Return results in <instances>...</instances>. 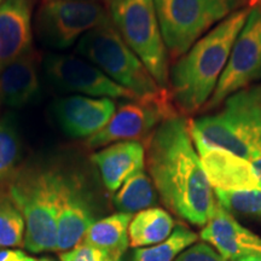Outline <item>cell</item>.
Segmentation results:
<instances>
[{"instance_id": "obj_1", "label": "cell", "mask_w": 261, "mask_h": 261, "mask_svg": "<svg viewBox=\"0 0 261 261\" xmlns=\"http://www.w3.org/2000/svg\"><path fill=\"white\" fill-rule=\"evenodd\" d=\"M145 158L166 207L190 224L204 226L218 202L194 149L188 120L178 114L160 123L149 136Z\"/></svg>"}, {"instance_id": "obj_2", "label": "cell", "mask_w": 261, "mask_h": 261, "mask_svg": "<svg viewBox=\"0 0 261 261\" xmlns=\"http://www.w3.org/2000/svg\"><path fill=\"white\" fill-rule=\"evenodd\" d=\"M250 8L233 11L192 45L169 69V94L181 113L192 114L205 107L226 67Z\"/></svg>"}, {"instance_id": "obj_3", "label": "cell", "mask_w": 261, "mask_h": 261, "mask_svg": "<svg viewBox=\"0 0 261 261\" xmlns=\"http://www.w3.org/2000/svg\"><path fill=\"white\" fill-rule=\"evenodd\" d=\"M190 132L192 139L248 160L261 180V84L228 97L215 115L191 121Z\"/></svg>"}, {"instance_id": "obj_4", "label": "cell", "mask_w": 261, "mask_h": 261, "mask_svg": "<svg viewBox=\"0 0 261 261\" xmlns=\"http://www.w3.org/2000/svg\"><path fill=\"white\" fill-rule=\"evenodd\" d=\"M62 175L57 169L25 167L9 184V195L23 215L24 247L32 253L57 250L58 197Z\"/></svg>"}, {"instance_id": "obj_5", "label": "cell", "mask_w": 261, "mask_h": 261, "mask_svg": "<svg viewBox=\"0 0 261 261\" xmlns=\"http://www.w3.org/2000/svg\"><path fill=\"white\" fill-rule=\"evenodd\" d=\"M77 51L138 99L171 98L169 91L159 86L143 62L128 47L113 21L84 34L77 42Z\"/></svg>"}, {"instance_id": "obj_6", "label": "cell", "mask_w": 261, "mask_h": 261, "mask_svg": "<svg viewBox=\"0 0 261 261\" xmlns=\"http://www.w3.org/2000/svg\"><path fill=\"white\" fill-rule=\"evenodd\" d=\"M110 11L114 25L128 47L143 62L159 86L168 90V52L154 0H115L110 4Z\"/></svg>"}, {"instance_id": "obj_7", "label": "cell", "mask_w": 261, "mask_h": 261, "mask_svg": "<svg viewBox=\"0 0 261 261\" xmlns=\"http://www.w3.org/2000/svg\"><path fill=\"white\" fill-rule=\"evenodd\" d=\"M168 56L179 58L212 25L242 5L243 0H154Z\"/></svg>"}, {"instance_id": "obj_8", "label": "cell", "mask_w": 261, "mask_h": 261, "mask_svg": "<svg viewBox=\"0 0 261 261\" xmlns=\"http://www.w3.org/2000/svg\"><path fill=\"white\" fill-rule=\"evenodd\" d=\"M112 21L94 0H42L35 32L46 46L64 50L87 32Z\"/></svg>"}, {"instance_id": "obj_9", "label": "cell", "mask_w": 261, "mask_h": 261, "mask_svg": "<svg viewBox=\"0 0 261 261\" xmlns=\"http://www.w3.org/2000/svg\"><path fill=\"white\" fill-rule=\"evenodd\" d=\"M261 80V6L250 8L217 87L203 110H212L238 91Z\"/></svg>"}, {"instance_id": "obj_10", "label": "cell", "mask_w": 261, "mask_h": 261, "mask_svg": "<svg viewBox=\"0 0 261 261\" xmlns=\"http://www.w3.org/2000/svg\"><path fill=\"white\" fill-rule=\"evenodd\" d=\"M178 115L171 98L158 100L133 99L119 107L99 132L86 139L91 149L119 142L139 140L151 135L160 123Z\"/></svg>"}, {"instance_id": "obj_11", "label": "cell", "mask_w": 261, "mask_h": 261, "mask_svg": "<svg viewBox=\"0 0 261 261\" xmlns=\"http://www.w3.org/2000/svg\"><path fill=\"white\" fill-rule=\"evenodd\" d=\"M44 68L48 80L63 91L83 93L93 98L138 99L130 91L110 79L99 68L80 57L52 55L45 60Z\"/></svg>"}, {"instance_id": "obj_12", "label": "cell", "mask_w": 261, "mask_h": 261, "mask_svg": "<svg viewBox=\"0 0 261 261\" xmlns=\"http://www.w3.org/2000/svg\"><path fill=\"white\" fill-rule=\"evenodd\" d=\"M94 223L93 212L76 175H62L57 214V250L68 252L81 243Z\"/></svg>"}, {"instance_id": "obj_13", "label": "cell", "mask_w": 261, "mask_h": 261, "mask_svg": "<svg viewBox=\"0 0 261 261\" xmlns=\"http://www.w3.org/2000/svg\"><path fill=\"white\" fill-rule=\"evenodd\" d=\"M195 140L208 181L212 188L224 191H243L261 189V180L253 165L227 150L215 148Z\"/></svg>"}, {"instance_id": "obj_14", "label": "cell", "mask_w": 261, "mask_h": 261, "mask_svg": "<svg viewBox=\"0 0 261 261\" xmlns=\"http://www.w3.org/2000/svg\"><path fill=\"white\" fill-rule=\"evenodd\" d=\"M54 114L58 125L71 138H90L99 132L115 114L110 98L69 96L57 99Z\"/></svg>"}, {"instance_id": "obj_15", "label": "cell", "mask_w": 261, "mask_h": 261, "mask_svg": "<svg viewBox=\"0 0 261 261\" xmlns=\"http://www.w3.org/2000/svg\"><path fill=\"white\" fill-rule=\"evenodd\" d=\"M200 236L226 261L248 256L261 259V237L242 226L219 203Z\"/></svg>"}, {"instance_id": "obj_16", "label": "cell", "mask_w": 261, "mask_h": 261, "mask_svg": "<svg viewBox=\"0 0 261 261\" xmlns=\"http://www.w3.org/2000/svg\"><path fill=\"white\" fill-rule=\"evenodd\" d=\"M34 0H3L0 4V71L33 50Z\"/></svg>"}, {"instance_id": "obj_17", "label": "cell", "mask_w": 261, "mask_h": 261, "mask_svg": "<svg viewBox=\"0 0 261 261\" xmlns=\"http://www.w3.org/2000/svg\"><path fill=\"white\" fill-rule=\"evenodd\" d=\"M102 180L109 191L115 192L127 179L144 169L145 148L138 140L119 142L92 155Z\"/></svg>"}, {"instance_id": "obj_18", "label": "cell", "mask_w": 261, "mask_h": 261, "mask_svg": "<svg viewBox=\"0 0 261 261\" xmlns=\"http://www.w3.org/2000/svg\"><path fill=\"white\" fill-rule=\"evenodd\" d=\"M39 90L38 58L33 50L0 71V103L6 107H25L38 97Z\"/></svg>"}, {"instance_id": "obj_19", "label": "cell", "mask_w": 261, "mask_h": 261, "mask_svg": "<svg viewBox=\"0 0 261 261\" xmlns=\"http://www.w3.org/2000/svg\"><path fill=\"white\" fill-rule=\"evenodd\" d=\"M133 215L116 213L91 225L81 243L102 250L112 261H121L129 246L128 227Z\"/></svg>"}, {"instance_id": "obj_20", "label": "cell", "mask_w": 261, "mask_h": 261, "mask_svg": "<svg viewBox=\"0 0 261 261\" xmlns=\"http://www.w3.org/2000/svg\"><path fill=\"white\" fill-rule=\"evenodd\" d=\"M173 228V218L165 210L152 207L138 212L129 223V246L133 248L155 246L167 240Z\"/></svg>"}, {"instance_id": "obj_21", "label": "cell", "mask_w": 261, "mask_h": 261, "mask_svg": "<svg viewBox=\"0 0 261 261\" xmlns=\"http://www.w3.org/2000/svg\"><path fill=\"white\" fill-rule=\"evenodd\" d=\"M156 192L151 178L144 171H140L123 182L113 202L120 213L132 214L152 208L158 201Z\"/></svg>"}, {"instance_id": "obj_22", "label": "cell", "mask_w": 261, "mask_h": 261, "mask_svg": "<svg viewBox=\"0 0 261 261\" xmlns=\"http://www.w3.org/2000/svg\"><path fill=\"white\" fill-rule=\"evenodd\" d=\"M198 236L190 228L179 224L167 240L151 247L136 248L129 261H174L175 257L194 246Z\"/></svg>"}, {"instance_id": "obj_23", "label": "cell", "mask_w": 261, "mask_h": 261, "mask_svg": "<svg viewBox=\"0 0 261 261\" xmlns=\"http://www.w3.org/2000/svg\"><path fill=\"white\" fill-rule=\"evenodd\" d=\"M21 156V140L18 130L11 116L0 120V191L9 187L17 173Z\"/></svg>"}, {"instance_id": "obj_24", "label": "cell", "mask_w": 261, "mask_h": 261, "mask_svg": "<svg viewBox=\"0 0 261 261\" xmlns=\"http://www.w3.org/2000/svg\"><path fill=\"white\" fill-rule=\"evenodd\" d=\"M24 234L23 215L12 201L9 191H0V247L22 246Z\"/></svg>"}, {"instance_id": "obj_25", "label": "cell", "mask_w": 261, "mask_h": 261, "mask_svg": "<svg viewBox=\"0 0 261 261\" xmlns=\"http://www.w3.org/2000/svg\"><path fill=\"white\" fill-rule=\"evenodd\" d=\"M215 198L228 213L253 218L261 223V189L243 191L214 190Z\"/></svg>"}, {"instance_id": "obj_26", "label": "cell", "mask_w": 261, "mask_h": 261, "mask_svg": "<svg viewBox=\"0 0 261 261\" xmlns=\"http://www.w3.org/2000/svg\"><path fill=\"white\" fill-rule=\"evenodd\" d=\"M174 261H226L208 243H195L189 247Z\"/></svg>"}, {"instance_id": "obj_27", "label": "cell", "mask_w": 261, "mask_h": 261, "mask_svg": "<svg viewBox=\"0 0 261 261\" xmlns=\"http://www.w3.org/2000/svg\"><path fill=\"white\" fill-rule=\"evenodd\" d=\"M60 259L61 261H112L102 250L85 243L77 244L73 249L62 253Z\"/></svg>"}, {"instance_id": "obj_28", "label": "cell", "mask_w": 261, "mask_h": 261, "mask_svg": "<svg viewBox=\"0 0 261 261\" xmlns=\"http://www.w3.org/2000/svg\"><path fill=\"white\" fill-rule=\"evenodd\" d=\"M21 250H0V261H35Z\"/></svg>"}, {"instance_id": "obj_29", "label": "cell", "mask_w": 261, "mask_h": 261, "mask_svg": "<svg viewBox=\"0 0 261 261\" xmlns=\"http://www.w3.org/2000/svg\"><path fill=\"white\" fill-rule=\"evenodd\" d=\"M236 261H261V259H260V257L248 256V257H242V259H238Z\"/></svg>"}, {"instance_id": "obj_30", "label": "cell", "mask_w": 261, "mask_h": 261, "mask_svg": "<svg viewBox=\"0 0 261 261\" xmlns=\"http://www.w3.org/2000/svg\"><path fill=\"white\" fill-rule=\"evenodd\" d=\"M35 261H55V260L50 259V257H41V259H37Z\"/></svg>"}, {"instance_id": "obj_31", "label": "cell", "mask_w": 261, "mask_h": 261, "mask_svg": "<svg viewBox=\"0 0 261 261\" xmlns=\"http://www.w3.org/2000/svg\"><path fill=\"white\" fill-rule=\"evenodd\" d=\"M107 2L109 3V4H112V3H113V2H115V0H107Z\"/></svg>"}, {"instance_id": "obj_32", "label": "cell", "mask_w": 261, "mask_h": 261, "mask_svg": "<svg viewBox=\"0 0 261 261\" xmlns=\"http://www.w3.org/2000/svg\"><path fill=\"white\" fill-rule=\"evenodd\" d=\"M2 3H3V0H0V4H2Z\"/></svg>"}]
</instances>
